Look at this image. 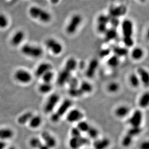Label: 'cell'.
<instances>
[{
	"instance_id": "obj_1",
	"label": "cell",
	"mask_w": 149,
	"mask_h": 149,
	"mask_svg": "<svg viewBox=\"0 0 149 149\" xmlns=\"http://www.w3.org/2000/svg\"><path fill=\"white\" fill-rule=\"evenodd\" d=\"M29 14L34 19L39 20L44 23L49 22L52 18V16L49 12L36 6L30 8Z\"/></svg>"
},
{
	"instance_id": "obj_2",
	"label": "cell",
	"mask_w": 149,
	"mask_h": 149,
	"mask_svg": "<svg viewBox=\"0 0 149 149\" xmlns=\"http://www.w3.org/2000/svg\"><path fill=\"white\" fill-rule=\"evenodd\" d=\"M72 102L70 99H65L58 107L56 112L54 113L51 116V120L52 122L56 123L58 122L62 116L66 114L68 110L72 107Z\"/></svg>"
},
{
	"instance_id": "obj_3",
	"label": "cell",
	"mask_w": 149,
	"mask_h": 149,
	"mask_svg": "<svg viewBox=\"0 0 149 149\" xmlns=\"http://www.w3.org/2000/svg\"><path fill=\"white\" fill-rule=\"evenodd\" d=\"M83 21L82 16L79 14L72 15L66 27V32L68 34L72 35L77 32Z\"/></svg>"
},
{
	"instance_id": "obj_4",
	"label": "cell",
	"mask_w": 149,
	"mask_h": 149,
	"mask_svg": "<svg viewBox=\"0 0 149 149\" xmlns=\"http://www.w3.org/2000/svg\"><path fill=\"white\" fill-rule=\"evenodd\" d=\"M21 52L27 56L34 58H37L42 56L44 51L39 46L32 45H24L21 48Z\"/></svg>"
},
{
	"instance_id": "obj_5",
	"label": "cell",
	"mask_w": 149,
	"mask_h": 149,
	"mask_svg": "<svg viewBox=\"0 0 149 149\" xmlns=\"http://www.w3.org/2000/svg\"><path fill=\"white\" fill-rule=\"evenodd\" d=\"M45 46L54 55H59L63 49V46L61 43L54 38H49L45 41Z\"/></svg>"
},
{
	"instance_id": "obj_6",
	"label": "cell",
	"mask_w": 149,
	"mask_h": 149,
	"mask_svg": "<svg viewBox=\"0 0 149 149\" xmlns=\"http://www.w3.org/2000/svg\"><path fill=\"white\" fill-rule=\"evenodd\" d=\"M59 100L60 97L58 94L53 93L50 96L44 107L45 112L47 114L52 112L59 102Z\"/></svg>"
},
{
	"instance_id": "obj_7",
	"label": "cell",
	"mask_w": 149,
	"mask_h": 149,
	"mask_svg": "<svg viewBox=\"0 0 149 149\" xmlns=\"http://www.w3.org/2000/svg\"><path fill=\"white\" fill-rule=\"evenodd\" d=\"M90 141L87 138L81 136L78 138L72 137L69 141V146L72 149H78L82 146L90 144Z\"/></svg>"
},
{
	"instance_id": "obj_8",
	"label": "cell",
	"mask_w": 149,
	"mask_h": 149,
	"mask_svg": "<svg viewBox=\"0 0 149 149\" xmlns=\"http://www.w3.org/2000/svg\"><path fill=\"white\" fill-rule=\"evenodd\" d=\"M123 38H132L134 32L133 23L131 20L126 19L121 24Z\"/></svg>"
},
{
	"instance_id": "obj_9",
	"label": "cell",
	"mask_w": 149,
	"mask_h": 149,
	"mask_svg": "<svg viewBox=\"0 0 149 149\" xmlns=\"http://www.w3.org/2000/svg\"><path fill=\"white\" fill-rule=\"evenodd\" d=\"M84 117V113L78 109H73L68 113L66 116L67 121L70 123L79 122L82 121Z\"/></svg>"
},
{
	"instance_id": "obj_10",
	"label": "cell",
	"mask_w": 149,
	"mask_h": 149,
	"mask_svg": "<svg viewBox=\"0 0 149 149\" xmlns=\"http://www.w3.org/2000/svg\"><path fill=\"white\" fill-rule=\"evenodd\" d=\"M143 119L142 111L136 110L134 112L132 115L128 119V122L131 127H141Z\"/></svg>"
},
{
	"instance_id": "obj_11",
	"label": "cell",
	"mask_w": 149,
	"mask_h": 149,
	"mask_svg": "<svg viewBox=\"0 0 149 149\" xmlns=\"http://www.w3.org/2000/svg\"><path fill=\"white\" fill-rule=\"evenodd\" d=\"M15 78L18 82L22 83H28L32 79L31 74L27 71L19 69L15 74Z\"/></svg>"
},
{
	"instance_id": "obj_12",
	"label": "cell",
	"mask_w": 149,
	"mask_h": 149,
	"mask_svg": "<svg viewBox=\"0 0 149 149\" xmlns=\"http://www.w3.org/2000/svg\"><path fill=\"white\" fill-rule=\"evenodd\" d=\"M127 8L124 5L113 6L110 8L109 14L110 18H118L127 13Z\"/></svg>"
},
{
	"instance_id": "obj_13",
	"label": "cell",
	"mask_w": 149,
	"mask_h": 149,
	"mask_svg": "<svg viewBox=\"0 0 149 149\" xmlns=\"http://www.w3.org/2000/svg\"><path fill=\"white\" fill-rule=\"evenodd\" d=\"M99 65V61L97 59H94L91 60L86 71V76L88 78L91 79L94 77Z\"/></svg>"
},
{
	"instance_id": "obj_14",
	"label": "cell",
	"mask_w": 149,
	"mask_h": 149,
	"mask_svg": "<svg viewBox=\"0 0 149 149\" xmlns=\"http://www.w3.org/2000/svg\"><path fill=\"white\" fill-rule=\"evenodd\" d=\"M42 140L45 143V144L49 147L50 149L55 148L56 145V139L54 136L47 131L42 132L41 134Z\"/></svg>"
},
{
	"instance_id": "obj_15",
	"label": "cell",
	"mask_w": 149,
	"mask_h": 149,
	"mask_svg": "<svg viewBox=\"0 0 149 149\" xmlns=\"http://www.w3.org/2000/svg\"><path fill=\"white\" fill-rule=\"evenodd\" d=\"M52 65L48 63H43L37 67L35 71V75L37 77H41L45 73L52 70Z\"/></svg>"
},
{
	"instance_id": "obj_16",
	"label": "cell",
	"mask_w": 149,
	"mask_h": 149,
	"mask_svg": "<svg viewBox=\"0 0 149 149\" xmlns=\"http://www.w3.org/2000/svg\"><path fill=\"white\" fill-rule=\"evenodd\" d=\"M72 73L64 69L61 71L58 77L57 82L58 84L61 86L66 84L70 77H72Z\"/></svg>"
},
{
	"instance_id": "obj_17",
	"label": "cell",
	"mask_w": 149,
	"mask_h": 149,
	"mask_svg": "<svg viewBox=\"0 0 149 149\" xmlns=\"http://www.w3.org/2000/svg\"><path fill=\"white\" fill-rule=\"evenodd\" d=\"M140 81L145 87H148L149 84V74L148 71L143 68L139 67L137 70Z\"/></svg>"
},
{
	"instance_id": "obj_18",
	"label": "cell",
	"mask_w": 149,
	"mask_h": 149,
	"mask_svg": "<svg viewBox=\"0 0 149 149\" xmlns=\"http://www.w3.org/2000/svg\"><path fill=\"white\" fill-rule=\"evenodd\" d=\"M110 141L107 138L96 139L93 143L95 149H106L110 145Z\"/></svg>"
},
{
	"instance_id": "obj_19",
	"label": "cell",
	"mask_w": 149,
	"mask_h": 149,
	"mask_svg": "<svg viewBox=\"0 0 149 149\" xmlns=\"http://www.w3.org/2000/svg\"><path fill=\"white\" fill-rule=\"evenodd\" d=\"M130 111V109L127 105H120L117 107L115 110V114L119 118H123L128 115Z\"/></svg>"
},
{
	"instance_id": "obj_20",
	"label": "cell",
	"mask_w": 149,
	"mask_h": 149,
	"mask_svg": "<svg viewBox=\"0 0 149 149\" xmlns=\"http://www.w3.org/2000/svg\"><path fill=\"white\" fill-rule=\"evenodd\" d=\"M25 38V34L22 31H18L14 34L11 39V44L14 46H17L21 44Z\"/></svg>"
},
{
	"instance_id": "obj_21",
	"label": "cell",
	"mask_w": 149,
	"mask_h": 149,
	"mask_svg": "<svg viewBox=\"0 0 149 149\" xmlns=\"http://www.w3.org/2000/svg\"><path fill=\"white\" fill-rule=\"evenodd\" d=\"M77 66V62L74 58H69L67 60L65 63L64 69L72 73L76 69Z\"/></svg>"
},
{
	"instance_id": "obj_22",
	"label": "cell",
	"mask_w": 149,
	"mask_h": 149,
	"mask_svg": "<svg viewBox=\"0 0 149 149\" xmlns=\"http://www.w3.org/2000/svg\"><path fill=\"white\" fill-rule=\"evenodd\" d=\"M104 34H105V40L106 42H109L115 39L118 35L116 29L113 28L107 29Z\"/></svg>"
},
{
	"instance_id": "obj_23",
	"label": "cell",
	"mask_w": 149,
	"mask_h": 149,
	"mask_svg": "<svg viewBox=\"0 0 149 149\" xmlns=\"http://www.w3.org/2000/svg\"><path fill=\"white\" fill-rule=\"evenodd\" d=\"M14 135V132L9 128H3L0 129V139L6 140L11 138Z\"/></svg>"
},
{
	"instance_id": "obj_24",
	"label": "cell",
	"mask_w": 149,
	"mask_h": 149,
	"mask_svg": "<svg viewBox=\"0 0 149 149\" xmlns=\"http://www.w3.org/2000/svg\"><path fill=\"white\" fill-rule=\"evenodd\" d=\"M113 51L114 55L118 57L119 58L121 57L127 56L128 53V50L127 48H124L121 46H114L113 48Z\"/></svg>"
},
{
	"instance_id": "obj_25",
	"label": "cell",
	"mask_w": 149,
	"mask_h": 149,
	"mask_svg": "<svg viewBox=\"0 0 149 149\" xmlns=\"http://www.w3.org/2000/svg\"><path fill=\"white\" fill-rule=\"evenodd\" d=\"M131 55L133 59L134 60H139L143 56V50L141 48L136 47L133 49Z\"/></svg>"
},
{
	"instance_id": "obj_26",
	"label": "cell",
	"mask_w": 149,
	"mask_h": 149,
	"mask_svg": "<svg viewBox=\"0 0 149 149\" xmlns=\"http://www.w3.org/2000/svg\"><path fill=\"white\" fill-rule=\"evenodd\" d=\"M149 104V93L148 92L144 93L139 98V105L141 108H145L148 107Z\"/></svg>"
},
{
	"instance_id": "obj_27",
	"label": "cell",
	"mask_w": 149,
	"mask_h": 149,
	"mask_svg": "<svg viewBox=\"0 0 149 149\" xmlns=\"http://www.w3.org/2000/svg\"><path fill=\"white\" fill-rule=\"evenodd\" d=\"M83 94L85 93H90L93 91V86L91 83L87 82H83L81 83L79 87Z\"/></svg>"
},
{
	"instance_id": "obj_28",
	"label": "cell",
	"mask_w": 149,
	"mask_h": 149,
	"mask_svg": "<svg viewBox=\"0 0 149 149\" xmlns=\"http://www.w3.org/2000/svg\"><path fill=\"white\" fill-rule=\"evenodd\" d=\"M42 118L39 116H33L29 121L31 127L33 128H38L42 124Z\"/></svg>"
},
{
	"instance_id": "obj_29",
	"label": "cell",
	"mask_w": 149,
	"mask_h": 149,
	"mask_svg": "<svg viewBox=\"0 0 149 149\" xmlns=\"http://www.w3.org/2000/svg\"><path fill=\"white\" fill-rule=\"evenodd\" d=\"M130 83L133 87L138 88L141 84V81L139 79V77L137 74L135 73L131 74L129 77Z\"/></svg>"
},
{
	"instance_id": "obj_30",
	"label": "cell",
	"mask_w": 149,
	"mask_h": 149,
	"mask_svg": "<svg viewBox=\"0 0 149 149\" xmlns=\"http://www.w3.org/2000/svg\"><path fill=\"white\" fill-rule=\"evenodd\" d=\"M107 65L111 68L117 67L120 63V58L114 55L110 57L107 60Z\"/></svg>"
},
{
	"instance_id": "obj_31",
	"label": "cell",
	"mask_w": 149,
	"mask_h": 149,
	"mask_svg": "<svg viewBox=\"0 0 149 149\" xmlns=\"http://www.w3.org/2000/svg\"><path fill=\"white\" fill-rule=\"evenodd\" d=\"M33 116V115L32 113L31 112H27L20 116L18 118L17 121H18V123L20 124H24L27 122H29Z\"/></svg>"
},
{
	"instance_id": "obj_32",
	"label": "cell",
	"mask_w": 149,
	"mask_h": 149,
	"mask_svg": "<svg viewBox=\"0 0 149 149\" xmlns=\"http://www.w3.org/2000/svg\"><path fill=\"white\" fill-rule=\"evenodd\" d=\"M52 89H53V86L51 83L44 82L42 84L40 85L39 87L40 92L43 94L49 93L51 91Z\"/></svg>"
},
{
	"instance_id": "obj_33",
	"label": "cell",
	"mask_w": 149,
	"mask_h": 149,
	"mask_svg": "<svg viewBox=\"0 0 149 149\" xmlns=\"http://www.w3.org/2000/svg\"><path fill=\"white\" fill-rule=\"evenodd\" d=\"M91 125L89 124L84 121H81L78 122L77 125V128L81 132L86 133L90 128Z\"/></svg>"
},
{
	"instance_id": "obj_34",
	"label": "cell",
	"mask_w": 149,
	"mask_h": 149,
	"mask_svg": "<svg viewBox=\"0 0 149 149\" xmlns=\"http://www.w3.org/2000/svg\"><path fill=\"white\" fill-rule=\"evenodd\" d=\"M69 95L72 97H80L84 95L79 88H70L68 91Z\"/></svg>"
},
{
	"instance_id": "obj_35",
	"label": "cell",
	"mask_w": 149,
	"mask_h": 149,
	"mask_svg": "<svg viewBox=\"0 0 149 149\" xmlns=\"http://www.w3.org/2000/svg\"><path fill=\"white\" fill-rule=\"evenodd\" d=\"M120 88V86L119 83L116 82H111L107 86V90L110 93H114L119 91Z\"/></svg>"
},
{
	"instance_id": "obj_36",
	"label": "cell",
	"mask_w": 149,
	"mask_h": 149,
	"mask_svg": "<svg viewBox=\"0 0 149 149\" xmlns=\"http://www.w3.org/2000/svg\"><path fill=\"white\" fill-rule=\"evenodd\" d=\"M86 133L89 138L92 139H97V137L99 136V131L97 128L90 126V128Z\"/></svg>"
},
{
	"instance_id": "obj_37",
	"label": "cell",
	"mask_w": 149,
	"mask_h": 149,
	"mask_svg": "<svg viewBox=\"0 0 149 149\" xmlns=\"http://www.w3.org/2000/svg\"><path fill=\"white\" fill-rule=\"evenodd\" d=\"M141 132H142V128H141V127H131V128L127 131V134L134 138L135 136L139 135Z\"/></svg>"
},
{
	"instance_id": "obj_38",
	"label": "cell",
	"mask_w": 149,
	"mask_h": 149,
	"mask_svg": "<svg viewBox=\"0 0 149 149\" xmlns=\"http://www.w3.org/2000/svg\"><path fill=\"white\" fill-rule=\"evenodd\" d=\"M42 142L39 138H33L30 141V146L31 148L38 149L42 145Z\"/></svg>"
},
{
	"instance_id": "obj_39",
	"label": "cell",
	"mask_w": 149,
	"mask_h": 149,
	"mask_svg": "<svg viewBox=\"0 0 149 149\" xmlns=\"http://www.w3.org/2000/svg\"><path fill=\"white\" fill-rule=\"evenodd\" d=\"M133 139V138H132V136H130V135L127 134L122 139V145H123V146H124L125 148L128 147L131 145V144L132 143Z\"/></svg>"
},
{
	"instance_id": "obj_40",
	"label": "cell",
	"mask_w": 149,
	"mask_h": 149,
	"mask_svg": "<svg viewBox=\"0 0 149 149\" xmlns=\"http://www.w3.org/2000/svg\"><path fill=\"white\" fill-rule=\"evenodd\" d=\"M54 77V74L52 71H49L45 73L43 76L42 77V80L45 83H51L52 79H53Z\"/></svg>"
},
{
	"instance_id": "obj_41",
	"label": "cell",
	"mask_w": 149,
	"mask_h": 149,
	"mask_svg": "<svg viewBox=\"0 0 149 149\" xmlns=\"http://www.w3.org/2000/svg\"><path fill=\"white\" fill-rule=\"evenodd\" d=\"M9 20L5 15L0 14V28H6L8 25Z\"/></svg>"
},
{
	"instance_id": "obj_42",
	"label": "cell",
	"mask_w": 149,
	"mask_h": 149,
	"mask_svg": "<svg viewBox=\"0 0 149 149\" xmlns=\"http://www.w3.org/2000/svg\"><path fill=\"white\" fill-rule=\"evenodd\" d=\"M110 17L109 15H100L97 18V23H102V24L108 25L110 22Z\"/></svg>"
},
{
	"instance_id": "obj_43",
	"label": "cell",
	"mask_w": 149,
	"mask_h": 149,
	"mask_svg": "<svg viewBox=\"0 0 149 149\" xmlns=\"http://www.w3.org/2000/svg\"><path fill=\"white\" fill-rule=\"evenodd\" d=\"M67 83L69 84L70 88H76L78 87L79 82L76 78L72 77L69 79Z\"/></svg>"
},
{
	"instance_id": "obj_44",
	"label": "cell",
	"mask_w": 149,
	"mask_h": 149,
	"mask_svg": "<svg viewBox=\"0 0 149 149\" xmlns=\"http://www.w3.org/2000/svg\"><path fill=\"white\" fill-rule=\"evenodd\" d=\"M97 29L100 34H105L108 29L107 25L102 23H97Z\"/></svg>"
},
{
	"instance_id": "obj_45",
	"label": "cell",
	"mask_w": 149,
	"mask_h": 149,
	"mask_svg": "<svg viewBox=\"0 0 149 149\" xmlns=\"http://www.w3.org/2000/svg\"><path fill=\"white\" fill-rule=\"evenodd\" d=\"M70 135L72 137L78 138L82 136V132L77 127H73L70 130Z\"/></svg>"
},
{
	"instance_id": "obj_46",
	"label": "cell",
	"mask_w": 149,
	"mask_h": 149,
	"mask_svg": "<svg viewBox=\"0 0 149 149\" xmlns=\"http://www.w3.org/2000/svg\"><path fill=\"white\" fill-rule=\"evenodd\" d=\"M110 53H111V50L110 49L104 48V49H102L100 51L99 55H100V58H105V57L110 55Z\"/></svg>"
},
{
	"instance_id": "obj_47",
	"label": "cell",
	"mask_w": 149,
	"mask_h": 149,
	"mask_svg": "<svg viewBox=\"0 0 149 149\" xmlns=\"http://www.w3.org/2000/svg\"><path fill=\"white\" fill-rule=\"evenodd\" d=\"M109 23H111L112 26V28L115 29H117L120 24L119 20H118V18H110Z\"/></svg>"
},
{
	"instance_id": "obj_48",
	"label": "cell",
	"mask_w": 149,
	"mask_h": 149,
	"mask_svg": "<svg viewBox=\"0 0 149 149\" xmlns=\"http://www.w3.org/2000/svg\"><path fill=\"white\" fill-rule=\"evenodd\" d=\"M140 149H149V143L147 141H145L142 142L140 145Z\"/></svg>"
},
{
	"instance_id": "obj_49",
	"label": "cell",
	"mask_w": 149,
	"mask_h": 149,
	"mask_svg": "<svg viewBox=\"0 0 149 149\" xmlns=\"http://www.w3.org/2000/svg\"><path fill=\"white\" fill-rule=\"evenodd\" d=\"M6 147V143L3 141H0V149H4Z\"/></svg>"
},
{
	"instance_id": "obj_50",
	"label": "cell",
	"mask_w": 149,
	"mask_h": 149,
	"mask_svg": "<svg viewBox=\"0 0 149 149\" xmlns=\"http://www.w3.org/2000/svg\"><path fill=\"white\" fill-rule=\"evenodd\" d=\"M38 149H50L45 144H42Z\"/></svg>"
},
{
	"instance_id": "obj_51",
	"label": "cell",
	"mask_w": 149,
	"mask_h": 149,
	"mask_svg": "<svg viewBox=\"0 0 149 149\" xmlns=\"http://www.w3.org/2000/svg\"><path fill=\"white\" fill-rule=\"evenodd\" d=\"M59 0H51V1L53 4H56L59 2Z\"/></svg>"
},
{
	"instance_id": "obj_52",
	"label": "cell",
	"mask_w": 149,
	"mask_h": 149,
	"mask_svg": "<svg viewBox=\"0 0 149 149\" xmlns=\"http://www.w3.org/2000/svg\"><path fill=\"white\" fill-rule=\"evenodd\" d=\"M8 149H16V148L15 147H9V148H8Z\"/></svg>"
},
{
	"instance_id": "obj_53",
	"label": "cell",
	"mask_w": 149,
	"mask_h": 149,
	"mask_svg": "<svg viewBox=\"0 0 149 149\" xmlns=\"http://www.w3.org/2000/svg\"><path fill=\"white\" fill-rule=\"evenodd\" d=\"M139 1H141V2H145L146 0H139Z\"/></svg>"
},
{
	"instance_id": "obj_54",
	"label": "cell",
	"mask_w": 149,
	"mask_h": 149,
	"mask_svg": "<svg viewBox=\"0 0 149 149\" xmlns=\"http://www.w3.org/2000/svg\"><path fill=\"white\" fill-rule=\"evenodd\" d=\"M81 149V148H80V149Z\"/></svg>"
}]
</instances>
